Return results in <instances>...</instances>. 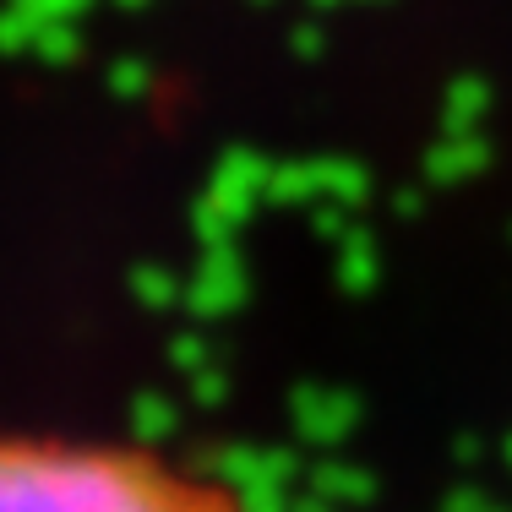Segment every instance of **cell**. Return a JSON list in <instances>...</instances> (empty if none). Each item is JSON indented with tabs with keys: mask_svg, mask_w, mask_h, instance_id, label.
Here are the masks:
<instances>
[{
	"mask_svg": "<svg viewBox=\"0 0 512 512\" xmlns=\"http://www.w3.org/2000/svg\"><path fill=\"white\" fill-rule=\"evenodd\" d=\"M0 512H256L235 485L137 442L0 431Z\"/></svg>",
	"mask_w": 512,
	"mask_h": 512,
	"instance_id": "6da1fadb",
	"label": "cell"
}]
</instances>
